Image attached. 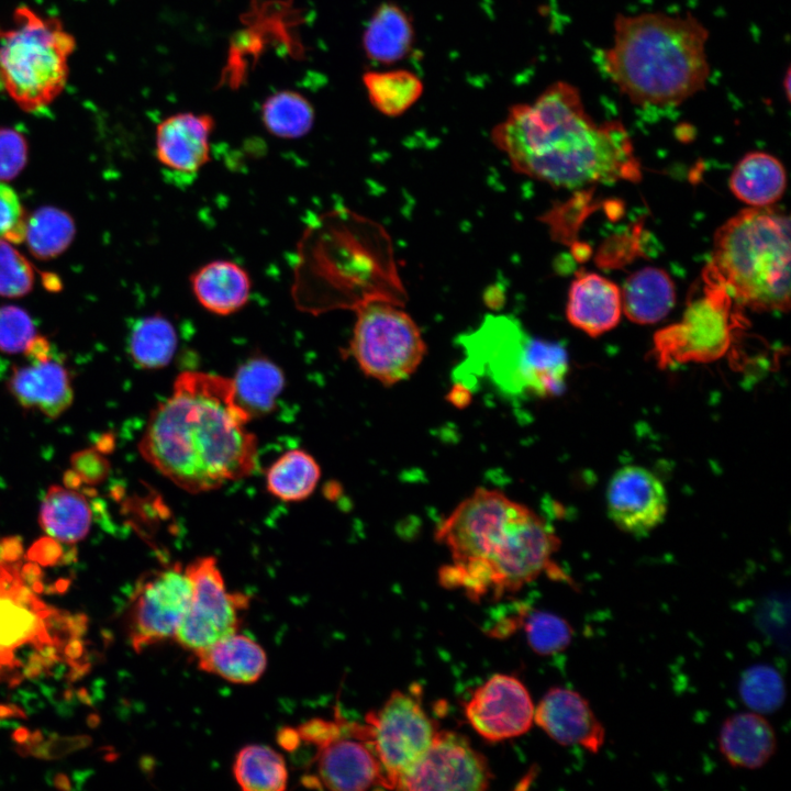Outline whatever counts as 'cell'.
Listing matches in <instances>:
<instances>
[{
	"mask_svg": "<svg viewBox=\"0 0 791 791\" xmlns=\"http://www.w3.org/2000/svg\"><path fill=\"white\" fill-rule=\"evenodd\" d=\"M232 379L188 370L151 413L138 445L160 475L190 493L213 491L254 472L258 445Z\"/></svg>",
	"mask_w": 791,
	"mask_h": 791,
	"instance_id": "cell-1",
	"label": "cell"
},
{
	"mask_svg": "<svg viewBox=\"0 0 791 791\" xmlns=\"http://www.w3.org/2000/svg\"><path fill=\"white\" fill-rule=\"evenodd\" d=\"M491 141L516 172L556 188L642 179L625 126L597 123L578 89L566 81L552 83L533 102L511 105L493 126Z\"/></svg>",
	"mask_w": 791,
	"mask_h": 791,
	"instance_id": "cell-2",
	"label": "cell"
},
{
	"mask_svg": "<svg viewBox=\"0 0 791 791\" xmlns=\"http://www.w3.org/2000/svg\"><path fill=\"white\" fill-rule=\"evenodd\" d=\"M706 27L693 15L620 14L613 42L600 53L609 79L639 107L679 105L709 79Z\"/></svg>",
	"mask_w": 791,
	"mask_h": 791,
	"instance_id": "cell-3",
	"label": "cell"
},
{
	"mask_svg": "<svg viewBox=\"0 0 791 791\" xmlns=\"http://www.w3.org/2000/svg\"><path fill=\"white\" fill-rule=\"evenodd\" d=\"M790 255L789 216L772 205L749 207L717 229L706 267L740 308L787 312Z\"/></svg>",
	"mask_w": 791,
	"mask_h": 791,
	"instance_id": "cell-4",
	"label": "cell"
},
{
	"mask_svg": "<svg viewBox=\"0 0 791 791\" xmlns=\"http://www.w3.org/2000/svg\"><path fill=\"white\" fill-rule=\"evenodd\" d=\"M360 219L345 211L315 219L304 231L294 268L292 296L298 309L319 314L366 302L360 289L367 259L359 245Z\"/></svg>",
	"mask_w": 791,
	"mask_h": 791,
	"instance_id": "cell-5",
	"label": "cell"
},
{
	"mask_svg": "<svg viewBox=\"0 0 791 791\" xmlns=\"http://www.w3.org/2000/svg\"><path fill=\"white\" fill-rule=\"evenodd\" d=\"M75 47L58 19L18 7L0 29V86L26 112L48 107L65 89Z\"/></svg>",
	"mask_w": 791,
	"mask_h": 791,
	"instance_id": "cell-6",
	"label": "cell"
},
{
	"mask_svg": "<svg viewBox=\"0 0 791 791\" xmlns=\"http://www.w3.org/2000/svg\"><path fill=\"white\" fill-rule=\"evenodd\" d=\"M460 344L467 360L504 390L546 399L565 387L569 363L564 346L532 336L514 317L487 315Z\"/></svg>",
	"mask_w": 791,
	"mask_h": 791,
	"instance_id": "cell-7",
	"label": "cell"
},
{
	"mask_svg": "<svg viewBox=\"0 0 791 791\" xmlns=\"http://www.w3.org/2000/svg\"><path fill=\"white\" fill-rule=\"evenodd\" d=\"M528 506L503 492L478 488L443 520L436 541L446 546L450 564L439 569V582L458 589L500 547L512 525Z\"/></svg>",
	"mask_w": 791,
	"mask_h": 791,
	"instance_id": "cell-8",
	"label": "cell"
},
{
	"mask_svg": "<svg viewBox=\"0 0 791 791\" xmlns=\"http://www.w3.org/2000/svg\"><path fill=\"white\" fill-rule=\"evenodd\" d=\"M400 305L387 299L358 305L345 350L367 377L386 387L411 377L427 353L419 325Z\"/></svg>",
	"mask_w": 791,
	"mask_h": 791,
	"instance_id": "cell-9",
	"label": "cell"
},
{
	"mask_svg": "<svg viewBox=\"0 0 791 791\" xmlns=\"http://www.w3.org/2000/svg\"><path fill=\"white\" fill-rule=\"evenodd\" d=\"M702 281V293L688 301L681 320L654 335L651 356L661 369L724 357L742 327L740 307L708 267Z\"/></svg>",
	"mask_w": 791,
	"mask_h": 791,
	"instance_id": "cell-10",
	"label": "cell"
},
{
	"mask_svg": "<svg viewBox=\"0 0 791 791\" xmlns=\"http://www.w3.org/2000/svg\"><path fill=\"white\" fill-rule=\"evenodd\" d=\"M560 541L553 528L530 508L513 524L500 547L460 588L474 601L500 598L535 580L545 571L562 572L553 561Z\"/></svg>",
	"mask_w": 791,
	"mask_h": 791,
	"instance_id": "cell-11",
	"label": "cell"
},
{
	"mask_svg": "<svg viewBox=\"0 0 791 791\" xmlns=\"http://www.w3.org/2000/svg\"><path fill=\"white\" fill-rule=\"evenodd\" d=\"M183 569L191 595L174 639L194 655L238 631L249 599L242 592L227 590L212 556L198 557Z\"/></svg>",
	"mask_w": 791,
	"mask_h": 791,
	"instance_id": "cell-12",
	"label": "cell"
},
{
	"mask_svg": "<svg viewBox=\"0 0 791 791\" xmlns=\"http://www.w3.org/2000/svg\"><path fill=\"white\" fill-rule=\"evenodd\" d=\"M364 723L382 766L386 789L390 790L427 750L437 732L413 692L400 690L368 712Z\"/></svg>",
	"mask_w": 791,
	"mask_h": 791,
	"instance_id": "cell-13",
	"label": "cell"
},
{
	"mask_svg": "<svg viewBox=\"0 0 791 791\" xmlns=\"http://www.w3.org/2000/svg\"><path fill=\"white\" fill-rule=\"evenodd\" d=\"M335 726L316 747L315 775L307 786L339 791L386 789L382 766L365 723L350 722L335 712Z\"/></svg>",
	"mask_w": 791,
	"mask_h": 791,
	"instance_id": "cell-14",
	"label": "cell"
},
{
	"mask_svg": "<svg viewBox=\"0 0 791 791\" xmlns=\"http://www.w3.org/2000/svg\"><path fill=\"white\" fill-rule=\"evenodd\" d=\"M190 595V581L178 564L141 579L132 593L127 615V634L134 650L174 638Z\"/></svg>",
	"mask_w": 791,
	"mask_h": 791,
	"instance_id": "cell-15",
	"label": "cell"
},
{
	"mask_svg": "<svg viewBox=\"0 0 791 791\" xmlns=\"http://www.w3.org/2000/svg\"><path fill=\"white\" fill-rule=\"evenodd\" d=\"M490 781L487 759L466 737L437 731L427 750L399 779L396 790L480 791Z\"/></svg>",
	"mask_w": 791,
	"mask_h": 791,
	"instance_id": "cell-16",
	"label": "cell"
},
{
	"mask_svg": "<svg viewBox=\"0 0 791 791\" xmlns=\"http://www.w3.org/2000/svg\"><path fill=\"white\" fill-rule=\"evenodd\" d=\"M535 708L525 686L515 677L498 673L475 690L465 714L484 739L500 742L525 734L534 723Z\"/></svg>",
	"mask_w": 791,
	"mask_h": 791,
	"instance_id": "cell-17",
	"label": "cell"
},
{
	"mask_svg": "<svg viewBox=\"0 0 791 791\" xmlns=\"http://www.w3.org/2000/svg\"><path fill=\"white\" fill-rule=\"evenodd\" d=\"M606 509L617 528L634 536H645L665 520L667 492L650 470L636 465L624 466L609 481Z\"/></svg>",
	"mask_w": 791,
	"mask_h": 791,
	"instance_id": "cell-18",
	"label": "cell"
},
{
	"mask_svg": "<svg viewBox=\"0 0 791 791\" xmlns=\"http://www.w3.org/2000/svg\"><path fill=\"white\" fill-rule=\"evenodd\" d=\"M58 616L19 577L0 569V669L16 666L14 653L23 646L47 647L49 624Z\"/></svg>",
	"mask_w": 791,
	"mask_h": 791,
	"instance_id": "cell-19",
	"label": "cell"
},
{
	"mask_svg": "<svg viewBox=\"0 0 791 791\" xmlns=\"http://www.w3.org/2000/svg\"><path fill=\"white\" fill-rule=\"evenodd\" d=\"M534 722L564 746L597 754L605 740V729L587 699L568 688L549 689L535 708Z\"/></svg>",
	"mask_w": 791,
	"mask_h": 791,
	"instance_id": "cell-20",
	"label": "cell"
},
{
	"mask_svg": "<svg viewBox=\"0 0 791 791\" xmlns=\"http://www.w3.org/2000/svg\"><path fill=\"white\" fill-rule=\"evenodd\" d=\"M214 126L209 113L178 112L167 116L155 132L158 161L175 174H197L210 159Z\"/></svg>",
	"mask_w": 791,
	"mask_h": 791,
	"instance_id": "cell-21",
	"label": "cell"
},
{
	"mask_svg": "<svg viewBox=\"0 0 791 791\" xmlns=\"http://www.w3.org/2000/svg\"><path fill=\"white\" fill-rule=\"evenodd\" d=\"M621 315V290L614 282L594 272L577 275L566 305V316L572 326L599 336L614 328Z\"/></svg>",
	"mask_w": 791,
	"mask_h": 791,
	"instance_id": "cell-22",
	"label": "cell"
},
{
	"mask_svg": "<svg viewBox=\"0 0 791 791\" xmlns=\"http://www.w3.org/2000/svg\"><path fill=\"white\" fill-rule=\"evenodd\" d=\"M8 388L23 408L38 410L51 419L65 412L74 398L67 369L49 357L15 368Z\"/></svg>",
	"mask_w": 791,
	"mask_h": 791,
	"instance_id": "cell-23",
	"label": "cell"
},
{
	"mask_svg": "<svg viewBox=\"0 0 791 791\" xmlns=\"http://www.w3.org/2000/svg\"><path fill=\"white\" fill-rule=\"evenodd\" d=\"M718 747L731 766L754 770L766 765L775 755L777 736L770 723L759 713H737L722 724Z\"/></svg>",
	"mask_w": 791,
	"mask_h": 791,
	"instance_id": "cell-24",
	"label": "cell"
},
{
	"mask_svg": "<svg viewBox=\"0 0 791 791\" xmlns=\"http://www.w3.org/2000/svg\"><path fill=\"white\" fill-rule=\"evenodd\" d=\"M190 286L204 310L222 316L243 309L252 291L248 272L226 259L212 260L199 267L190 277Z\"/></svg>",
	"mask_w": 791,
	"mask_h": 791,
	"instance_id": "cell-25",
	"label": "cell"
},
{
	"mask_svg": "<svg viewBox=\"0 0 791 791\" xmlns=\"http://www.w3.org/2000/svg\"><path fill=\"white\" fill-rule=\"evenodd\" d=\"M198 668L237 684L256 682L265 672L264 648L238 631L194 654Z\"/></svg>",
	"mask_w": 791,
	"mask_h": 791,
	"instance_id": "cell-26",
	"label": "cell"
},
{
	"mask_svg": "<svg viewBox=\"0 0 791 791\" xmlns=\"http://www.w3.org/2000/svg\"><path fill=\"white\" fill-rule=\"evenodd\" d=\"M414 38V26L406 11L386 1L372 12L363 33L361 46L371 62L392 65L411 53Z\"/></svg>",
	"mask_w": 791,
	"mask_h": 791,
	"instance_id": "cell-27",
	"label": "cell"
},
{
	"mask_svg": "<svg viewBox=\"0 0 791 791\" xmlns=\"http://www.w3.org/2000/svg\"><path fill=\"white\" fill-rule=\"evenodd\" d=\"M620 290L622 312L630 321L642 325L664 320L676 301L672 279L657 267H644L633 272Z\"/></svg>",
	"mask_w": 791,
	"mask_h": 791,
	"instance_id": "cell-28",
	"label": "cell"
},
{
	"mask_svg": "<svg viewBox=\"0 0 791 791\" xmlns=\"http://www.w3.org/2000/svg\"><path fill=\"white\" fill-rule=\"evenodd\" d=\"M728 185L731 192L749 207H770L783 196L787 174L775 156L750 152L736 164Z\"/></svg>",
	"mask_w": 791,
	"mask_h": 791,
	"instance_id": "cell-29",
	"label": "cell"
},
{
	"mask_svg": "<svg viewBox=\"0 0 791 791\" xmlns=\"http://www.w3.org/2000/svg\"><path fill=\"white\" fill-rule=\"evenodd\" d=\"M38 522L52 538L75 544L83 539L90 530L91 509L80 492L51 486L42 501Z\"/></svg>",
	"mask_w": 791,
	"mask_h": 791,
	"instance_id": "cell-30",
	"label": "cell"
},
{
	"mask_svg": "<svg viewBox=\"0 0 791 791\" xmlns=\"http://www.w3.org/2000/svg\"><path fill=\"white\" fill-rule=\"evenodd\" d=\"M231 379L235 400L250 419L271 412L285 385L280 368L264 357L249 358Z\"/></svg>",
	"mask_w": 791,
	"mask_h": 791,
	"instance_id": "cell-31",
	"label": "cell"
},
{
	"mask_svg": "<svg viewBox=\"0 0 791 791\" xmlns=\"http://www.w3.org/2000/svg\"><path fill=\"white\" fill-rule=\"evenodd\" d=\"M361 80L370 104L391 118L404 114L424 90L421 78L406 69L369 70Z\"/></svg>",
	"mask_w": 791,
	"mask_h": 791,
	"instance_id": "cell-32",
	"label": "cell"
},
{
	"mask_svg": "<svg viewBox=\"0 0 791 791\" xmlns=\"http://www.w3.org/2000/svg\"><path fill=\"white\" fill-rule=\"evenodd\" d=\"M320 477L321 469L315 459L304 450L292 449L282 454L269 467L266 487L281 501L298 502L313 493Z\"/></svg>",
	"mask_w": 791,
	"mask_h": 791,
	"instance_id": "cell-33",
	"label": "cell"
},
{
	"mask_svg": "<svg viewBox=\"0 0 791 791\" xmlns=\"http://www.w3.org/2000/svg\"><path fill=\"white\" fill-rule=\"evenodd\" d=\"M177 333L172 323L160 314L138 319L129 336V352L143 369H160L172 359Z\"/></svg>",
	"mask_w": 791,
	"mask_h": 791,
	"instance_id": "cell-34",
	"label": "cell"
},
{
	"mask_svg": "<svg viewBox=\"0 0 791 791\" xmlns=\"http://www.w3.org/2000/svg\"><path fill=\"white\" fill-rule=\"evenodd\" d=\"M233 776L245 791H281L287 788L288 769L283 757L266 745H247L236 755Z\"/></svg>",
	"mask_w": 791,
	"mask_h": 791,
	"instance_id": "cell-35",
	"label": "cell"
},
{
	"mask_svg": "<svg viewBox=\"0 0 791 791\" xmlns=\"http://www.w3.org/2000/svg\"><path fill=\"white\" fill-rule=\"evenodd\" d=\"M260 116L265 129L274 136L296 140L311 131L315 111L303 94L285 89L270 94L264 101Z\"/></svg>",
	"mask_w": 791,
	"mask_h": 791,
	"instance_id": "cell-36",
	"label": "cell"
},
{
	"mask_svg": "<svg viewBox=\"0 0 791 791\" xmlns=\"http://www.w3.org/2000/svg\"><path fill=\"white\" fill-rule=\"evenodd\" d=\"M76 232L73 218L55 207H42L26 220L29 250L38 259H52L67 249Z\"/></svg>",
	"mask_w": 791,
	"mask_h": 791,
	"instance_id": "cell-37",
	"label": "cell"
},
{
	"mask_svg": "<svg viewBox=\"0 0 791 791\" xmlns=\"http://www.w3.org/2000/svg\"><path fill=\"white\" fill-rule=\"evenodd\" d=\"M739 694L745 704L756 713H770L783 703L784 683L775 668L757 665L742 676Z\"/></svg>",
	"mask_w": 791,
	"mask_h": 791,
	"instance_id": "cell-38",
	"label": "cell"
},
{
	"mask_svg": "<svg viewBox=\"0 0 791 791\" xmlns=\"http://www.w3.org/2000/svg\"><path fill=\"white\" fill-rule=\"evenodd\" d=\"M522 624L531 648L543 656L565 650L571 643L573 631L559 615L547 611L523 612Z\"/></svg>",
	"mask_w": 791,
	"mask_h": 791,
	"instance_id": "cell-39",
	"label": "cell"
},
{
	"mask_svg": "<svg viewBox=\"0 0 791 791\" xmlns=\"http://www.w3.org/2000/svg\"><path fill=\"white\" fill-rule=\"evenodd\" d=\"M33 268L7 239L0 237V296L23 297L32 290Z\"/></svg>",
	"mask_w": 791,
	"mask_h": 791,
	"instance_id": "cell-40",
	"label": "cell"
},
{
	"mask_svg": "<svg viewBox=\"0 0 791 791\" xmlns=\"http://www.w3.org/2000/svg\"><path fill=\"white\" fill-rule=\"evenodd\" d=\"M35 337L34 322L26 311L15 305L0 308V352H25Z\"/></svg>",
	"mask_w": 791,
	"mask_h": 791,
	"instance_id": "cell-41",
	"label": "cell"
},
{
	"mask_svg": "<svg viewBox=\"0 0 791 791\" xmlns=\"http://www.w3.org/2000/svg\"><path fill=\"white\" fill-rule=\"evenodd\" d=\"M26 220L16 192L0 181V237L21 243L25 237Z\"/></svg>",
	"mask_w": 791,
	"mask_h": 791,
	"instance_id": "cell-42",
	"label": "cell"
},
{
	"mask_svg": "<svg viewBox=\"0 0 791 791\" xmlns=\"http://www.w3.org/2000/svg\"><path fill=\"white\" fill-rule=\"evenodd\" d=\"M27 154L23 134L11 127H0V181L11 180L22 171Z\"/></svg>",
	"mask_w": 791,
	"mask_h": 791,
	"instance_id": "cell-43",
	"label": "cell"
},
{
	"mask_svg": "<svg viewBox=\"0 0 791 791\" xmlns=\"http://www.w3.org/2000/svg\"><path fill=\"white\" fill-rule=\"evenodd\" d=\"M73 472L87 484L102 482L110 469L109 461L96 449L89 448L70 458Z\"/></svg>",
	"mask_w": 791,
	"mask_h": 791,
	"instance_id": "cell-44",
	"label": "cell"
},
{
	"mask_svg": "<svg viewBox=\"0 0 791 791\" xmlns=\"http://www.w3.org/2000/svg\"><path fill=\"white\" fill-rule=\"evenodd\" d=\"M278 740L279 744L288 750L294 749L300 743V738L296 728L280 731Z\"/></svg>",
	"mask_w": 791,
	"mask_h": 791,
	"instance_id": "cell-45",
	"label": "cell"
},
{
	"mask_svg": "<svg viewBox=\"0 0 791 791\" xmlns=\"http://www.w3.org/2000/svg\"><path fill=\"white\" fill-rule=\"evenodd\" d=\"M449 396V399L456 405L466 404L467 398L469 397L467 393V389L463 387H455V389L450 392Z\"/></svg>",
	"mask_w": 791,
	"mask_h": 791,
	"instance_id": "cell-46",
	"label": "cell"
},
{
	"mask_svg": "<svg viewBox=\"0 0 791 791\" xmlns=\"http://www.w3.org/2000/svg\"><path fill=\"white\" fill-rule=\"evenodd\" d=\"M786 81V91H787V98L790 96V73H787V76L784 78Z\"/></svg>",
	"mask_w": 791,
	"mask_h": 791,
	"instance_id": "cell-47",
	"label": "cell"
}]
</instances>
